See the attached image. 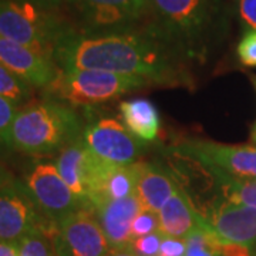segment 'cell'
Returning a JSON list of instances; mask_svg holds the SVG:
<instances>
[{"instance_id": "obj_1", "label": "cell", "mask_w": 256, "mask_h": 256, "mask_svg": "<svg viewBox=\"0 0 256 256\" xmlns=\"http://www.w3.org/2000/svg\"><path fill=\"white\" fill-rule=\"evenodd\" d=\"M188 58L158 30L146 28L114 33L64 37L54 52L58 68H92L140 77L151 86H184L190 80Z\"/></svg>"}, {"instance_id": "obj_2", "label": "cell", "mask_w": 256, "mask_h": 256, "mask_svg": "<svg viewBox=\"0 0 256 256\" xmlns=\"http://www.w3.org/2000/svg\"><path fill=\"white\" fill-rule=\"evenodd\" d=\"M158 30L188 60L205 58L225 28L220 0H150Z\"/></svg>"}, {"instance_id": "obj_3", "label": "cell", "mask_w": 256, "mask_h": 256, "mask_svg": "<svg viewBox=\"0 0 256 256\" xmlns=\"http://www.w3.org/2000/svg\"><path fill=\"white\" fill-rule=\"evenodd\" d=\"M86 121L72 106L53 100L28 102L18 108L10 128V150L28 156L60 152L82 137Z\"/></svg>"}, {"instance_id": "obj_4", "label": "cell", "mask_w": 256, "mask_h": 256, "mask_svg": "<svg viewBox=\"0 0 256 256\" xmlns=\"http://www.w3.org/2000/svg\"><path fill=\"white\" fill-rule=\"evenodd\" d=\"M74 24L57 10L42 9L22 0H0V36L28 47L54 62V52Z\"/></svg>"}, {"instance_id": "obj_5", "label": "cell", "mask_w": 256, "mask_h": 256, "mask_svg": "<svg viewBox=\"0 0 256 256\" xmlns=\"http://www.w3.org/2000/svg\"><path fill=\"white\" fill-rule=\"evenodd\" d=\"M151 84L140 77L122 76L92 68H58V74L47 88L54 98L72 107H94Z\"/></svg>"}, {"instance_id": "obj_6", "label": "cell", "mask_w": 256, "mask_h": 256, "mask_svg": "<svg viewBox=\"0 0 256 256\" xmlns=\"http://www.w3.org/2000/svg\"><path fill=\"white\" fill-rule=\"evenodd\" d=\"M80 33H114L154 23L150 0H64Z\"/></svg>"}, {"instance_id": "obj_7", "label": "cell", "mask_w": 256, "mask_h": 256, "mask_svg": "<svg viewBox=\"0 0 256 256\" xmlns=\"http://www.w3.org/2000/svg\"><path fill=\"white\" fill-rule=\"evenodd\" d=\"M174 150L178 156L198 162L206 171H220L242 180H256V146H230L191 138L180 142Z\"/></svg>"}, {"instance_id": "obj_8", "label": "cell", "mask_w": 256, "mask_h": 256, "mask_svg": "<svg viewBox=\"0 0 256 256\" xmlns=\"http://www.w3.org/2000/svg\"><path fill=\"white\" fill-rule=\"evenodd\" d=\"M56 222L38 210L24 182L13 178L0 188V240L20 242L37 229H50Z\"/></svg>"}, {"instance_id": "obj_9", "label": "cell", "mask_w": 256, "mask_h": 256, "mask_svg": "<svg viewBox=\"0 0 256 256\" xmlns=\"http://www.w3.org/2000/svg\"><path fill=\"white\" fill-rule=\"evenodd\" d=\"M32 200L47 220L58 224L76 210L86 208L66 184L54 162H38L23 181Z\"/></svg>"}, {"instance_id": "obj_10", "label": "cell", "mask_w": 256, "mask_h": 256, "mask_svg": "<svg viewBox=\"0 0 256 256\" xmlns=\"http://www.w3.org/2000/svg\"><path fill=\"white\" fill-rule=\"evenodd\" d=\"M82 138L92 156L112 165L137 162L146 151V142L132 136L124 124L112 117L88 121Z\"/></svg>"}, {"instance_id": "obj_11", "label": "cell", "mask_w": 256, "mask_h": 256, "mask_svg": "<svg viewBox=\"0 0 256 256\" xmlns=\"http://www.w3.org/2000/svg\"><path fill=\"white\" fill-rule=\"evenodd\" d=\"M52 239L58 256H106L110 244L90 208H82L56 225Z\"/></svg>"}, {"instance_id": "obj_12", "label": "cell", "mask_w": 256, "mask_h": 256, "mask_svg": "<svg viewBox=\"0 0 256 256\" xmlns=\"http://www.w3.org/2000/svg\"><path fill=\"white\" fill-rule=\"evenodd\" d=\"M222 244L254 246L256 244V208L228 200L215 202L202 215Z\"/></svg>"}, {"instance_id": "obj_13", "label": "cell", "mask_w": 256, "mask_h": 256, "mask_svg": "<svg viewBox=\"0 0 256 256\" xmlns=\"http://www.w3.org/2000/svg\"><path fill=\"white\" fill-rule=\"evenodd\" d=\"M0 64L33 88H47L58 74L54 62L3 36H0Z\"/></svg>"}, {"instance_id": "obj_14", "label": "cell", "mask_w": 256, "mask_h": 256, "mask_svg": "<svg viewBox=\"0 0 256 256\" xmlns=\"http://www.w3.org/2000/svg\"><path fill=\"white\" fill-rule=\"evenodd\" d=\"M60 175L76 194V196L88 208L92 180L98 165V158L87 148L84 138L78 137L58 152L54 161Z\"/></svg>"}, {"instance_id": "obj_15", "label": "cell", "mask_w": 256, "mask_h": 256, "mask_svg": "<svg viewBox=\"0 0 256 256\" xmlns=\"http://www.w3.org/2000/svg\"><path fill=\"white\" fill-rule=\"evenodd\" d=\"M90 210L100 222L110 248L124 246L132 242L131 225L140 210H142L136 194L121 200L97 202L92 205Z\"/></svg>"}, {"instance_id": "obj_16", "label": "cell", "mask_w": 256, "mask_h": 256, "mask_svg": "<svg viewBox=\"0 0 256 256\" xmlns=\"http://www.w3.org/2000/svg\"><path fill=\"white\" fill-rule=\"evenodd\" d=\"M178 184L172 175L161 165L141 161L136 195L142 208L160 212L166 202L178 191Z\"/></svg>"}, {"instance_id": "obj_17", "label": "cell", "mask_w": 256, "mask_h": 256, "mask_svg": "<svg viewBox=\"0 0 256 256\" xmlns=\"http://www.w3.org/2000/svg\"><path fill=\"white\" fill-rule=\"evenodd\" d=\"M160 230L165 236L185 239L198 224L200 212L194 208L188 194L178 188L174 196L158 212Z\"/></svg>"}, {"instance_id": "obj_18", "label": "cell", "mask_w": 256, "mask_h": 256, "mask_svg": "<svg viewBox=\"0 0 256 256\" xmlns=\"http://www.w3.org/2000/svg\"><path fill=\"white\" fill-rule=\"evenodd\" d=\"M120 114L124 126L138 140L154 141L161 128V117L156 107L150 100L134 98L120 104Z\"/></svg>"}, {"instance_id": "obj_19", "label": "cell", "mask_w": 256, "mask_h": 256, "mask_svg": "<svg viewBox=\"0 0 256 256\" xmlns=\"http://www.w3.org/2000/svg\"><path fill=\"white\" fill-rule=\"evenodd\" d=\"M185 256H222V242L212 230L208 220L200 214L198 224L185 238Z\"/></svg>"}, {"instance_id": "obj_20", "label": "cell", "mask_w": 256, "mask_h": 256, "mask_svg": "<svg viewBox=\"0 0 256 256\" xmlns=\"http://www.w3.org/2000/svg\"><path fill=\"white\" fill-rule=\"evenodd\" d=\"M220 184L225 200L256 208V180H242L220 171H208Z\"/></svg>"}, {"instance_id": "obj_21", "label": "cell", "mask_w": 256, "mask_h": 256, "mask_svg": "<svg viewBox=\"0 0 256 256\" xmlns=\"http://www.w3.org/2000/svg\"><path fill=\"white\" fill-rule=\"evenodd\" d=\"M0 97L22 108L32 100L33 87L0 64Z\"/></svg>"}, {"instance_id": "obj_22", "label": "cell", "mask_w": 256, "mask_h": 256, "mask_svg": "<svg viewBox=\"0 0 256 256\" xmlns=\"http://www.w3.org/2000/svg\"><path fill=\"white\" fill-rule=\"evenodd\" d=\"M18 256H58L53 239L44 229H37L18 242Z\"/></svg>"}, {"instance_id": "obj_23", "label": "cell", "mask_w": 256, "mask_h": 256, "mask_svg": "<svg viewBox=\"0 0 256 256\" xmlns=\"http://www.w3.org/2000/svg\"><path fill=\"white\" fill-rule=\"evenodd\" d=\"M156 230H160V218H158V212H154L151 210H140L137 216L132 220L131 225V238L132 240L141 236H146L150 234H154Z\"/></svg>"}, {"instance_id": "obj_24", "label": "cell", "mask_w": 256, "mask_h": 256, "mask_svg": "<svg viewBox=\"0 0 256 256\" xmlns=\"http://www.w3.org/2000/svg\"><path fill=\"white\" fill-rule=\"evenodd\" d=\"M236 56L245 67H256V28H249L240 37Z\"/></svg>"}, {"instance_id": "obj_25", "label": "cell", "mask_w": 256, "mask_h": 256, "mask_svg": "<svg viewBox=\"0 0 256 256\" xmlns=\"http://www.w3.org/2000/svg\"><path fill=\"white\" fill-rule=\"evenodd\" d=\"M18 111V106L0 97V148H10V128Z\"/></svg>"}, {"instance_id": "obj_26", "label": "cell", "mask_w": 256, "mask_h": 256, "mask_svg": "<svg viewBox=\"0 0 256 256\" xmlns=\"http://www.w3.org/2000/svg\"><path fill=\"white\" fill-rule=\"evenodd\" d=\"M164 236L161 230H156L154 234L134 239L130 245L137 256H160V248Z\"/></svg>"}, {"instance_id": "obj_27", "label": "cell", "mask_w": 256, "mask_h": 256, "mask_svg": "<svg viewBox=\"0 0 256 256\" xmlns=\"http://www.w3.org/2000/svg\"><path fill=\"white\" fill-rule=\"evenodd\" d=\"M185 239L164 236L160 248V256H185Z\"/></svg>"}, {"instance_id": "obj_28", "label": "cell", "mask_w": 256, "mask_h": 256, "mask_svg": "<svg viewBox=\"0 0 256 256\" xmlns=\"http://www.w3.org/2000/svg\"><path fill=\"white\" fill-rule=\"evenodd\" d=\"M238 12L249 28H256V0H238Z\"/></svg>"}, {"instance_id": "obj_29", "label": "cell", "mask_w": 256, "mask_h": 256, "mask_svg": "<svg viewBox=\"0 0 256 256\" xmlns=\"http://www.w3.org/2000/svg\"><path fill=\"white\" fill-rule=\"evenodd\" d=\"M220 254L222 256H252L250 248L239 244H222Z\"/></svg>"}, {"instance_id": "obj_30", "label": "cell", "mask_w": 256, "mask_h": 256, "mask_svg": "<svg viewBox=\"0 0 256 256\" xmlns=\"http://www.w3.org/2000/svg\"><path fill=\"white\" fill-rule=\"evenodd\" d=\"M22 2H28L42 9L57 10V12H60V9L64 6V0H22Z\"/></svg>"}, {"instance_id": "obj_31", "label": "cell", "mask_w": 256, "mask_h": 256, "mask_svg": "<svg viewBox=\"0 0 256 256\" xmlns=\"http://www.w3.org/2000/svg\"><path fill=\"white\" fill-rule=\"evenodd\" d=\"M0 256H18V242L0 240Z\"/></svg>"}, {"instance_id": "obj_32", "label": "cell", "mask_w": 256, "mask_h": 256, "mask_svg": "<svg viewBox=\"0 0 256 256\" xmlns=\"http://www.w3.org/2000/svg\"><path fill=\"white\" fill-rule=\"evenodd\" d=\"M106 256H137V254L132 250L131 245H124V246L110 248V250Z\"/></svg>"}, {"instance_id": "obj_33", "label": "cell", "mask_w": 256, "mask_h": 256, "mask_svg": "<svg viewBox=\"0 0 256 256\" xmlns=\"http://www.w3.org/2000/svg\"><path fill=\"white\" fill-rule=\"evenodd\" d=\"M13 178H14V176L12 175L10 171H8V168L0 164V188H2L4 184H8L9 181H12Z\"/></svg>"}, {"instance_id": "obj_34", "label": "cell", "mask_w": 256, "mask_h": 256, "mask_svg": "<svg viewBox=\"0 0 256 256\" xmlns=\"http://www.w3.org/2000/svg\"><path fill=\"white\" fill-rule=\"evenodd\" d=\"M252 141L255 142L256 144V122H255V126H254V130H252Z\"/></svg>"}, {"instance_id": "obj_35", "label": "cell", "mask_w": 256, "mask_h": 256, "mask_svg": "<svg viewBox=\"0 0 256 256\" xmlns=\"http://www.w3.org/2000/svg\"><path fill=\"white\" fill-rule=\"evenodd\" d=\"M252 78H254L252 82H254V86H255V88H256V77H252Z\"/></svg>"}]
</instances>
